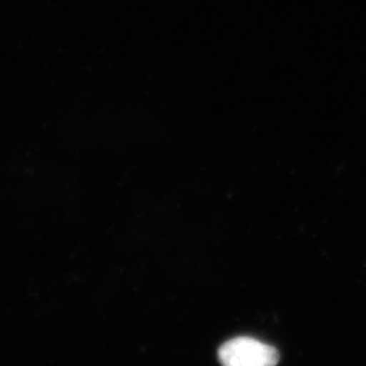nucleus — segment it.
<instances>
[{
    "mask_svg": "<svg viewBox=\"0 0 366 366\" xmlns=\"http://www.w3.org/2000/svg\"><path fill=\"white\" fill-rule=\"evenodd\" d=\"M219 360L222 366H275L280 355L273 346L240 337L222 345Z\"/></svg>",
    "mask_w": 366,
    "mask_h": 366,
    "instance_id": "nucleus-1",
    "label": "nucleus"
}]
</instances>
